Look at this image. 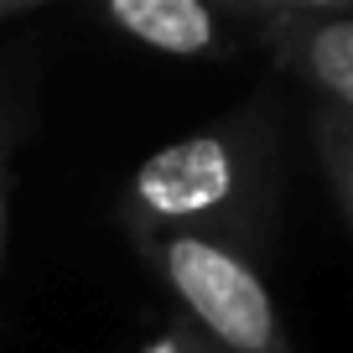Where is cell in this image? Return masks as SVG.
Returning <instances> with one entry per match:
<instances>
[{"mask_svg": "<svg viewBox=\"0 0 353 353\" xmlns=\"http://www.w3.org/2000/svg\"><path fill=\"white\" fill-rule=\"evenodd\" d=\"M37 11H47V0H0V37L11 32V26L32 21Z\"/></svg>", "mask_w": 353, "mask_h": 353, "instance_id": "52a82bcc", "label": "cell"}, {"mask_svg": "<svg viewBox=\"0 0 353 353\" xmlns=\"http://www.w3.org/2000/svg\"><path fill=\"white\" fill-rule=\"evenodd\" d=\"M135 353H219V348H213V343L203 338L182 312H172V317H161L151 332H145Z\"/></svg>", "mask_w": 353, "mask_h": 353, "instance_id": "8992f818", "label": "cell"}, {"mask_svg": "<svg viewBox=\"0 0 353 353\" xmlns=\"http://www.w3.org/2000/svg\"><path fill=\"white\" fill-rule=\"evenodd\" d=\"M104 32L176 63H239L254 52L223 0H104L94 6Z\"/></svg>", "mask_w": 353, "mask_h": 353, "instance_id": "277c9868", "label": "cell"}, {"mask_svg": "<svg viewBox=\"0 0 353 353\" xmlns=\"http://www.w3.org/2000/svg\"><path fill=\"white\" fill-rule=\"evenodd\" d=\"M286 94L307 104V145L338 229H353V11L348 0H223Z\"/></svg>", "mask_w": 353, "mask_h": 353, "instance_id": "7a4b0ae2", "label": "cell"}, {"mask_svg": "<svg viewBox=\"0 0 353 353\" xmlns=\"http://www.w3.org/2000/svg\"><path fill=\"white\" fill-rule=\"evenodd\" d=\"M37 99H42V47L26 37H0V270L11 234L16 156L37 130Z\"/></svg>", "mask_w": 353, "mask_h": 353, "instance_id": "5b68a950", "label": "cell"}, {"mask_svg": "<svg viewBox=\"0 0 353 353\" xmlns=\"http://www.w3.org/2000/svg\"><path fill=\"white\" fill-rule=\"evenodd\" d=\"M130 250L219 353H296L265 270L239 250L192 234H130Z\"/></svg>", "mask_w": 353, "mask_h": 353, "instance_id": "3957f363", "label": "cell"}, {"mask_svg": "<svg viewBox=\"0 0 353 353\" xmlns=\"http://www.w3.org/2000/svg\"><path fill=\"white\" fill-rule=\"evenodd\" d=\"M291 94L260 78L234 110L151 151L114 198L120 234H192L260 265L270 254L291 166Z\"/></svg>", "mask_w": 353, "mask_h": 353, "instance_id": "6da1fadb", "label": "cell"}]
</instances>
